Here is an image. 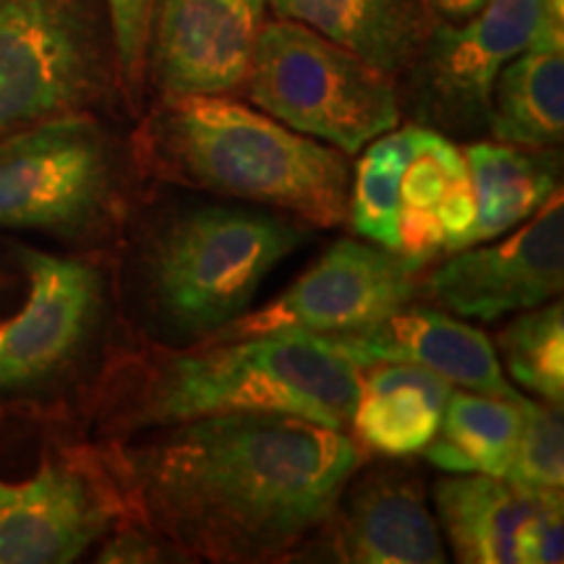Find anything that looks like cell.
I'll use <instances>...</instances> for the list:
<instances>
[{
	"mask_svg": "<svg viewBox=\"0 0 564 564\" xmlns=\"http://www.w3.org/2000/svg\"><path fill=\"white\" fill-rule=\"evenodd\" d=\"M131 518L188 556L274 562L329 523L358 442L282 413H220L110 436Z\"/></svg>",
	"mask_w": 564,
	"mask_h": 564,
	"instance_id": "1",
	"label": "cell"
},
{
	"mask_svg": "<svg viewBox=\"0 0 564 564\" xmlns=\"http://www.w3.org/2000/svg\"><path fill=\"white\" fill-rule=\"evenodd\" d=\"M361 369L324 335L274 329L225 343L154 352L137 373L121 369L105 384L102 434L220 413H282L350 429Z\"/></svg>",
	"mask_w": 564,
	"mask_h": 564,
	"instance_id": "2",
	"label": "cell"
},
{
	"mask_svg": "<svg viewBox=\"0 0 564 564\" xmlns=\"http://www.w3.org/2000/svg\"><path fill=\"white\" fill-rule=\"evenodd\" d=\"M306 241V225L257 204L188 202L150 215L126 282L141 327L167 343H202L249 312Z\"/></svg>",
	"mask_w": 564,
	"mask_h": 564,
	"instance_id": "3",
	"label": "cell"
},
{
	"mask_svg": "<svg viewBox=\"0 0 564 564\" xmlns=\"http://www.w3.org/2000/svg\"><path fill=\"white\" fill-rule=\"evenodd\" d=\"M162 178L316 228L348 223V154L228 95L162 97L144 137Z\"/></svg>",
	"mask_w": 564,
	"mask_h": 564,
	"instance_id": "4",
	"label": "cell"
},
{
	"mask_svg": "<svg viewBox=\"0 0 564 564\" xmlns=\"http://www.w3.org/2000/svg\"><path fill=\"white\" fill-rule=\"evenodd\" d=\"M110 327L112 282L97 251L0 232V411H63L95 379Z\"/></svg>",
	"mask_w": 564,
	"mask_h": 564,
	"instance_id": "5",
	"label": "cell"
},
{
	"mask_svg": "<svg viewBox=\"0 0 564 564\" xmlns=\"http://www.w3.org/2000/svg\"><path fill=\"white\" fill-rule=\"evenodd\" d=\"M131 518L105 455L63 411H0V564H68Z\"/></svg>",
	"mask_w": 564,
	"mask_h": 564,
	"instance_id": "6",
	"label": "cell"
},
{
	"mask_svg": "<svg viewBox=\"0 0 564 564\" xmlns=\"http://www.w3.org/2000/svg\"><path fill=\"white\" fill-rule=\"evenodd\" d=\"M129 186V152L97 112H70L0 139V232L100 251L126 220Z\"/></svg>",
	"mask_w": 564,
	"mask_h": 564,
	"instance_id": "7",
	"label": "cell"
},
{
	"mask_svg": "<svg viewBox=\"0 0 564 564\" xmlns=\"http://www.w3.org/2000/svg\"><path fill=\"white\" fill-rule=\"evenodd\" d=\"M118 100L108 0H0V139Z\"/></svg>",
	"mask_w": 564,
	"mask_h": 564,
	"instance_id": "8",
	"label": "cell"
},
{
	"mask_svg": "<svg viewBox=\"0 0 564 564\" xmlns=\"http://www.w3.org/2000/svg\"><path fill=\"white\" fill-rule=\"evenodd\" d=\"M243 87L267 116L348 158L403 116L398 79L293 19L264 21Z\"/></svg>",
	"mask_w": 564,
	"mask_h": 564,
	"instance_id": "9",
	"label": "cell"
},
{
	"mask_svg": "<svg viewBox=\"0 0 564 564\" xmlns=\"http://www.w3.org/2000/svg\"><path fill=\"white\" fill-rule=\"evenodd\" d=\"M539 0H489L474 17L436 21L419 58L405 70L400 108L413 123L476 137L489 129L491 89L499 70L531 47Z\"/></svg>",
	"mask_w": 564,
	"mask_h": 564,
	"instance_id": "10",
	"label": "cell"
},
{
	"mask_svg": "<svg viewBox=\"0 0 564 564\" xmlns=\"http://www.w3.org/2000/svg\"><path fill=\"white\" fill-rule=\"evenodd\" d=\"M421 270L400 251L369 241H337L270 303L225 324L202 343H225L274 329L350 333L384 319L421 295Z\"/></svg>",
	"mask_w": 564,
	"mask_h": 564,
	"instance_id": "11",
	"label": "cell"
},
{
	"mask_svg": "<svg viewBox=\"0 0 564 564\" xmlns=\"http://www.w3.org/2000/svg\"><path fill=\"white\" fill-rule=\"evenodd\" d=\"M564 288L562 188L512 236L455 251L421 278V293L436 308L470 322H497L554 301Z\"/></svg>",
	"mask_w": 564,
	"mask_h": 564,
	"instance_id": "12",
	"label": "cell"
},
{
	"mask_svg": "<svg viewBox=\"0 0 564 564\" xmlns=\"http://www.w3.org/2000/svg\"><path fill=\"white\" fill-rule=\"evenodd\" d=\"M267 0H158L147 79L162 97L232 95L249 79Z\"/></svg>",
	"mask_w": 564,
	"mask_h": 564,
	"instance_id": "13",
	"label": "cell"
},
{
	"mask_svg": "<svg viewBox=\"0 0 564 564\" xmlns=\"http://www.w3.org/2000/svg\"><path fill=\"white\" fill-rule=\"evenodd\" d=\"M333 560L356 564H442L447 549L421 478L403 465L356 470L322 528Z\"/></svg>",
	"mask_w": 564,
	"mask_h": 564,
	"instance_id": "14",
	"label": "cell"
},
{
	"mask_svg": "<svg viewBox=\"0 0 564 564\" xmlns=\"http://www.w3.org/2000/svg\"><path fill=\"white\" fill-rule=\"evenodd\" d=\"M358 369L371 364H413L463 390L514 400L491 337L436 306L408 303L384 319L350 333L324 335Z\"/></svg>",
	"mask_w": 564,
	"mask_h": 564,
	"instance_id": "15",
	"label": "cell"
},
{
	"mask_svg": "<svg viewBox=\"0 0 564 564\" xmlns=\"http://www.w3.org/2000/svg\"><path fill=\"white\" fill-rule=\"evenodd\" d=\"M476 220V194L463 150L447 133L419 123V141L400 178L398 251L419 267L465 246Z\"/></svg>",
	"mask_w": 564,
	"mask_h": 564,
	"instance_id": "16",
	"label": "cell"
},
{
	"mask_svg": "<svg viewBox=\"0 0 564 564\" xmlns=\"http://www.w3.org/2000/svg\"><path fill=\"white\" fill-rule=\"evenodd\" d=\"M267 6L274 17L312 26L392 79L413 66L440 21L426 0H267Z\"/></svg>",
	"mask_w": 564,
	"mask_h": 564,
	"instance_id": "17",
	"label": "cell"
},
{
	"mask_svg": "<svg viewBox=\"0 0 564 564\" xmlns=\"http://www.w3.org/2000/svg\"><path fill=\"white\" fill-rule=\"evenodd\" d=\"M449 394L453 384L423 366H364L350 419L358 447L384 457L423 453L440 432Z\"/></svg>",
	"mask_w": 564,
	"mask_h": 564,
	"instance_id": "18",
	"label": "cell"
},
{
	"mask_svg": "<svg viewBox=\"0 0 564 564\" xmlns=\"http://www.w3.org/2000/svg\"><path fill=\"white\" fill-rule=\"evenodd\" d=\"M539 494L499 476L449 474L434 484V518L457 562L518 564V533Z\"/></svg>",
	"mask_w": 564,
	"mask_h": 564,
	"instance_id": "19",
	"label": "cell"
},
{
	"mask_svg": "<svg viewBox=\"0 0 564 564\" xmlns=\"http://www.w3.org/2000/svg\"><path fill=\"white\" fill-rule=\"evenodd\" d=\"M460 150L476 194V220L463 249L514 230L560 188V150H523L499 141H476Z\"/></svg>",
	"mask_w": 564,
	"mask_h": 564,
	"instance_id": "20",
	"label": "cell"
},
{
	"mask_svg": "<svg viewBox=\"0 0 564 564\" xmlns=\"http://www.w3.org/2000/svg\"><path fill=\"white\" fill-rule=\"evenodd\" d=\"M494 141L554 150L564 139V51H523L499 70L491 89Z\"/></svg>",
	"mask_w": 564,
	"mask_h": 564,
	"instance_id": "21",
	"label": "cell"
},
{
	"mask_svg": "<svg viewBox=\"0 0 564 564\" xmlns=\"http://www.w3.org/2000/svg\"><path fill=\"white\" fill-rule=\"evenodd\" d=\"M520 400L481 392L449 394L440 432L423 449L426 460L444 474L505 476L520 434Z\"/></svg>",
	"mask_w": 564,
	"mask_h": 564,
	"instance_id": "22",
	"label": "cell"
},
{
	"mask_svg": "<svg viewBox=\"0 0 564 564\" xmlns=\"http://www.w3.org/2000/svg\"><path fill=\"white\" fill-rule=\"evenodd\" d=\"M419 141V123L392 129L364 147V158L350 181L348 223L369 243L398 251L400 178Z\"/></svg>",
	"mask_w": 564,
	"mask_h": 564,
	"instance_id": "23",
	"label": "cell"
},
{
	"mask_svg": "<svg viewBox=\"0 0 564 564\" xmlns=\"http://www.w3.org/2000/svg\"><path fill=\"white\" fill-rule=\"evenodd\" d=\"M499 364L546 403L564 400V306L560 299L518 312L494 340Z\"/></svg>",
	"mask_w": 564,
	"mask_h": 564,
	"instance_id": "24",
	"label": "cell"
},
{
	"mask_svg": "<svg viewBox=\"0 0 564 564\" xmlns=\"http://www.w3.org/2000/svg\"><path fill=\"white\" fill-rule=\"evenodd\" d=\"M505 481L525 491H560L564 486L562 405L520 400V434Z\"/></svg>",
	"mask_w": 564,
	"mask_h": 564,
	"instance_id": "25",
	"label": "cell"
},
{
	"mask_svg": "<svg viewBox=\"0 0 564 564\" xmlns=\"http://www.w3.org/2000/svg\"><path fill=\"white\" fill-rule=\"evenodd\" d=\"M154 3L158 0H108L118 68H121L126 102L133 112L141 108V100H144Z\"/></svg>",
	"mask_w": 564,
	"mask_h": 564,
	"instance_id": "26",
	"label": "cell"
},
{
	"mask_svg": "<svg viewBox=\"0 0 564 564\" xmlns=\"http://www.w3.org/2000/svg\"><path fill=\"white\" fill-rule=\"evenodd\" d=\"M564 505L560 491H541L531 518L518 533V564L562 562Z\"/></svg>",
	"mask_w": 564,
	"mask_h": 564,
	"instance_id": "27",
	"label": "cell"
},
{
	"mask_svg": "<svg viewBox=\"0 0 564 564\" xmlns=\"http://www.w3.org/2000/svg\"><path fill=\"white\" fill-rule=\"evenodd\" d=\"M97 562H188V556L178 546L171 544L165 535L152 531L150 525L139 523L137 518L123 520L100 541V552L95 556Z\"/></svg>",
	"mask_w": 564,
	"mask_h": 564,
	"instance_id": "28",
	"label": "cell"
},
{
	"mask_svg": "<svg viewBox=\"0 0 564 564\" xmlns=\"http://www.w3.org/2000/svg\"><path fill=\"white\" fill-rule=\"evenodd\" d=\"M528 51H564V0H539V21Z\"/></svg>",
	"mask_w": 564,
	"mask_h": 564,
	"instance_id": "29",
	"label": "cell"
},
{
	"mask_svg": "<svg viewBox=\"0 0 564 564\" xmlns=\"http://www.w3.org/2000/svg\"><path fill=\"white\" fill-rule=\"evenodd\" d=\"M426 3L432 6L436 19L463 21V19L474 17V13L481 11L489 0H426Z\"/></svg>",
	"mask_w": 564,
	"mask_h": 564,
	"instance_id": "30",
	"label": "cell"
}]
</instances>
